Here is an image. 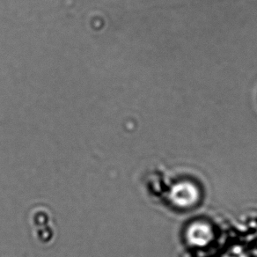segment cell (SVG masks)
Listing matches in <instances>:
<instances>
[{"label": "cell", "instance_id": "3", "mask_svg": "<svg viewBox=\"0 0 257 257\" xmlns=\"http://www.w3.org/2000/svg\"><path fill=\"white\" fill-rule=\"evenodd\" d=\"M224 257H246L242 249L239 247H233L225 253Z\"/></svg>", "mask_w": 257, "mask_h": 257}, {"label": "cell", "instance_id": "1", "mask_svg": "<svg viewBox=\"0 0 257 257\" xmlns=\"http://www.w3.org/2000/svg\"><path fill=\"white\" fill-rule=\"evenodd\" d=\"M169 198L176 206L189 207L197 203L199 192L197 187L190 182H179L172 188Z\"/></svg>", "mask_w": 257, "mask_h": 257}, {"label": "cell", "instance_id": "2", "mask_svg": "<svg viewBox=\"0 0 257 257\" xmlns=\"http://www.w3.org/2000/svg\"><path fill=\"white\" fill-rule=\"evenodd\" d=\"M187 237L192 245L203 246L211 241L213 233L207 224L197 222L189 226L187 232Z\"/></svg>", "mask_w": 257, "mask_h": 257}]
</instances>
